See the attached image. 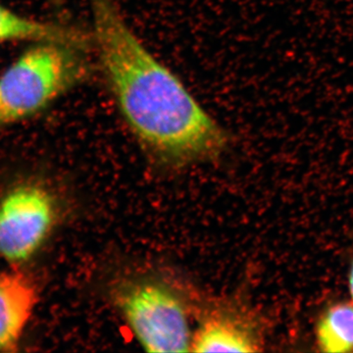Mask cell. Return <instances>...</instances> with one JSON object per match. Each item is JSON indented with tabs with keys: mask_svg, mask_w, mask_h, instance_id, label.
Segmentation results:
<instances>
[{
	"mask_svg": "<svg viewBox=\"0 0 353 353\" xmlns=\"http://www.w3.org/2000/svg\"><path fill=\"white\" fill-rule=\"evenodd\" d=\"M88 3L102 76L141 146L174 167L220 157L229 145L227 132L132 32L116 0Z\"/></svg>",
	"mask_w": 353,
	"mask_h": 353,
	"instance_id": "obj_1",
	"label": "cell"
},
{
	"mask_svg": "<svg viewBox=\"0 0 353 353\" xmlns=\"http://www.w3.org/2000/svg\"><path fill=\"white\" fill-rule=\"evenodd\" d=\"M85 50L31 43L0 73V132L39 115L90 76Z\"/></svg>",
	"mask_w": 353,
	"mask_h": 353,
	"instance_id": "obj_2",
	"label": "cell"
},
{
	"mask_svg": "<svg viewBox=\"0 0 353 353\" xmlns=\"http://www.w3.org/2000/svg\"><path fill=\"white\" fill-rule=\"evenodd\" d=\"M110 299L146 352H190L189 299L173 285L150 276L114 281Z\"/></svg>",
	"mask_w": 353,
	"mask_h": 353,
	"instance_id": "obj_3",
	"label": "cell"
},
{
	"mask_svg": "<svg viewBox=\"0 0 353 353\" xmlns=\"http://www.w3.org/2000/svg\"><path fill=\"white\" fill-rule=\"evenodd\" d=\"M61 218V201L48 181L13 176L0 187V260L21 267L46 245Z\"/></svg>",
	"mask_w": 353,
	"mask_h": 353,
	"instance_id": "obj_4",
	"label": "cell"
},
{
	"mask_svg": "<svg viewBox=\"0 0 353 353\" xmlns=\"http://www.w3.org/2000/svg\"><path fill=\"white\" fill-rule=\"evenodd\" d=\"M199 325L192 334L190 352H262L267 322L243 299L217 297L197 307Z\"/></svg>",
	"mask_w": 353,
	"mask_h": 353,
	"instance_id": "obj_5",
	"label": "cell"
},
{
	"mask_svg": "<svg viewBox=\"0 0 353 353\" xmlns=\"http://www.w3.org/2000/svg\"><path fill=\"white\" fill-rule=\"evenodd\" d=\"M39 292L24 268L0 272V352H15L31 321Z\"/></svg>",
	"mask_w": 353,
	"mask_h": 353,
	"instance_id": "obj_6",
	"label": "cell"
},
{
	"mask_svg": "<svg viewBox=\"0 0 353 353\" xmlns=\"http://www.w3.org/2000/svg\"><path fill=\"white\" fill-rule=\"evenodd\" d=\"M41 41L70 44L85 50L92 46L90 32L60 23L34 19L0 1V46Z\"/></svg>",
	"mask_w": 353,
	"mask_h": 353,
	"instance_id": "obj_7",
	"label": "cell"
},
{
	"mask_svg": "<svg viewBox=\"0 0 353 353\" xmlns=\"http://www.w3.org/2000/svg\"><path fill=\"white\" fill-rule=\"evenodd\" d=\"M315 340L322 352H353L352 301H336L323 309L315 325Z\"/></svg>",
	"mask_w": 353,
	"mask_h": 353,
	"instance_id": "obj_8",
	"label": "cell"
},
{
	"mask_svg": "<svg viewBox=\"0 0 353 353\" xmlns=\"http://www.w3.org/2000/svg\"><path fill=\"white\" fill-rule=\"evenodd\" d=\"M348 290H350V301L353 303V252L350 260V271H348Z\"/></svg>",
	"mask_w": 353,
	"mask_h": 353,
	"instance_id": "obj_9",
	"label": "cell"
}]
</instances>
